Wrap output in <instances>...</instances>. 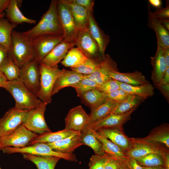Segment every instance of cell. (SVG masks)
Instances as JSON below:
<instances>
[{
	"mask_svg": "<svg viewBox=\"0 0 169 169\" xmlns=\"http://www.w3.org/2000/svg\"><path fill=\"white\" fill-rule=\"evenodd\" d=\"M99 85V84L94 80L85 77L71 87L75 89L77 95L79 97L84 93L90 90L97 89Z\"/></svg>",
	"mask_w": 169,
	"mask_h": 169,
	"instance_id": "obj_41",
	"label": "cell"
},
{
	"mask_svg": "<svg viewBox=\"0 0 169 169\" xmlns=\"http://www.w3.org/2000/svg\"><path fill=\"white\" fill-rule=\"evenodd\" d=\"M118 82L120 88L129 94L137 95L145 100L154 95V87L150 82L142 85H133Z\"/></svg>",
	"mask_w": 169,
	"mask_h": 169,
	"instance_id": "obj_33",
	"label": "cell"
},
{
	"mask_svg": "<svg viewBox=\"0 0 169 169\" xmlns=\"http://www.w3.org/2000/svg\"><path fill=\"white\" fill-rule=\"evenodd\" d=\"M121 160L126 163L129 169H143L135 159L127 158Z\"/></svg>",
	"mask_w": 169,
	"mask_h": 169,
	"instance_id": "obj_49",
	"label": "cell"
},
{
	"mask_svg": "<svg viewBox=\"0 0 169 169\" xmlns=\"http://www.w3.org/2000/svg\"><path fill=\"white\" fill-rule=\"evenodd\" d=\"M79 97L82 103L89 107L91 110L102 104L108 98L106 94L97 89L84 93Z\"/></svg>",
	"mask_w": 169,
	"mask_h": 169,
	"instance_id": "obj_30",
	"label": "cell"
},
{
	"mask_svg": "<svg viewBox=\"0 0 169 169\" xmlns=\"http://www.w3.org/2000/svg\"><path fill=\"white\" fill-rule=\"evenodd\" d=\"M64 1L70 9L78 31L88 28L89 13L86 10L70 0Z\"/></svg>",
	"mask_w": 169,
	"mask_h": 169,
	"instance_id": "obj_28",
	"label": "cell"
},
{
	"mask_svg": "<svg viewBox=\"0 0 169 169\" xmlns=\"http://www.w3.org/2000/svg\"><path fill=\"white\" fill-rule=\"evenodd\" d=\"M2 88L8 91L14 98V107L20 110L34 109L41 103L35 94L29 90L19 78L7 81Z\"/></svg>",
	"mask_w": 169,
	"mask_h": 169,
	"instance_id": "obj_3",
	"label": "cell"
},
{
	"mask_svg": "<svg viewBox=\"0 0 169 169\" xmlns=\"http://www.w3.org/2000/svg\"><path fill=\"white\" fill-rule=\"evenodd\" d=\"M4 153H26L39 156H54L71 161H78L75 154H65L54 151L47 143H37L22 148L5 147L0 148Z\"/></svg>",
	"mask_w": 169,
	"mask_h": 169,
	"instance_id": "obj_6",
	"label": "cell"
},
{
	"mask_svg": "<svg viewBox=\"0 0 169 169\" xmlns=\"http://www.w3.org/2000/svg\"><path fill=\"white\" fill-rule=\"evenodd\" d=\"M72 3L84 8L88 13H93V8L95 4L94 0H70Z\"/></svg>",
	"mask_w": 169,
	"mask_h": 169,
	"instance_id": "obj_46",
	"label": "cell"
},
{
	"mask_svg": "<svg viewBox=\"0 0 169 169\" xmlns=\"http://www.w3.org/2000/svg\"><path fill=\"white\" fill-rule=\"evenodd\" d=\"M91 130L94 135L101 142L104 151L109 156L119 160L128 158L125 152L119 147L100 132Z\"/></svg>",
	"mask_w": 169,
	"mask_h": 169,
	"instance_id": "obj_27",
	"label": "cell"
},
{
	"mask_svg": "<svg viewBox=\"0 0 169 169\" xmlns=\"http://www.w3.org/2000/svg\"><path fill=\"white\" fill-rule=\"evenodd\" d=\"M117 169H129V168L123 161L119 160L118 165Z\"/></svg>",
	"mask_w": 169,
	"mask_h": 169,
	"instance_id": "obj_55",
	"label": "cell"
},
{
	"mask_svg": "<svg viewBox=\"0 0 169 169\" xmlns=\"http://www.w3.org/2000/svg\"><path fill=\"white\" fill-rule=\"evenodd\" d=\"M54 151L65 154H71L77 148L83 145L80 138V132L58 141L47 143Z\"/></svg>",
	"mask_w": 169,
	"mask_h": 169,
	"instance_id": "obj_23",
	"label": "cell"
},
{
	"mask_svg": "<svg viewBox=\"0 0 169 169\" xmlns=\"http://www.w3.org/2000/svg\"><path fill=\"white\" fill-rule=\"evenodd\" d=\"M29 110L9 109L0 118V136L10 134L22 125Z\"/></svg>",
	"mask_w": 169,
	"mask_h": 169,
	"instance_id": "obj_11",
	"label": "cell"
},
{
	"mask_svg": "<svg viewBox=\"0 0 169 169\" xmlns=\"http://www.w3.org/2000/svg\"><path fill=\"white\" fill-rule=\"evenodd\" d=\"M161 93L167 102H169V84H157L154 85Z\"/></svg>",
	"mask_w": 169,
	"mask_h": 169,
	"instance_id": "obj_48",
	"label": "cell"
},
{
	"mask_svg": "<svg viewBox=\"0 0 169 169\" xmlns=\"http://www.w3.org/2000/svg\"><path fill=\"white\" fill-rule=\"evenodd\" d=\"M17 26L10 23L7 18H0V44L5 47L8 53L11 50L12 32Z\"/></svg>",
	"mask_w": 169,
	"mask_h": 169,
	"instance_id": "obj_35",
	"label": "cell"
},
{
	"mask_svg": "<svg viewBox=\"0 0 169 169\" xmlns=\"http://www.w3.org/2000/svg\"><path fill=\"white\" fill-rule=\"evenodd\" d=\"M8 55V51L5 47L0 44V65L4 59Z\"/></svg>",
	"mask_w": 169,
	"mask_h": 169,
	"instance_id": "obj_50",
	"label": "cell"
},
{
	"mask_svg": "<svg viewBox=\"0 0 169 169\" xmlns=\"http://www.w3.org/2000/svg\"><path fill=\"white\" fill-rule=\"evenodd\" d=\"M149 2L152 6L157 8L161 6L162 4L161 0H149Z\"/></svg>",
	"mask_w": 169,
	"mask_h": 169,
	"instance_id": "obj_54",
	"label": "cell"
},
{
	"mask_svg": "<svg viewBox=\"0 0 169 169\" xmlns=\"http://www.w3.org/2000/svg\"><path fill=\"white\" fill-rule=\"evenodd\" d=\"M74 42L77 48L88 58L94 59L101 57L99 45L91 36L88 28L78 31Z\"/></svg>",
	"mask_w": 169,
	"mask_h": 169,
	"instance_id": "obj_13",
	"label": "cell"
},
{
	"mask_svg": "<svg viewBox=\"0 0 169 169\" xmlns=\"http://www.w3.org/2000/svg\"><path fill=\"white\" fill-rule=\"evenodd\" d=\"M108 156V155H93L90 159L89 169H104L106 159Z\"/></svg>",
	"mask_w": 169,
	"mask_h": 169,
	"instance_id": "obj_43",
	"label": "cell"
},
{
	"mask_svg": "<svg viewBox=\"0 0 169 169\" xmlns=\"http://www.w3.org/2000/svg\"><path fill=\"white\" fill-rule=\"evenodd\" d=\"M88 28L92 37L98 44L101 57L105 56V50L110 42L109 36L99 27L93 13H88Z\"/></svg>",
	"mask_w": 169,
	"mask_h": 169,
	"instance_id": "obj_20",
	"label": "cell"
},
{
	"mask_svg": "<svg viewBox=\"0 0 169 169\" xmlns=\"http://www.w3.org/2000/svg\"><path fill=\"white\" fill-rule=\"evenodd\" d=\"M148 9V25L155 33L157 45L163 49L169 47V31L165 28L158 19L153 16L149 5Z\"/></svg>",
	"mask_w": 169,
	"mask_h": 169,
	"instance_id": "obj_22",
	"label": "cell"
},
{
	"mask_svg": "<svg viewBox=\"0 0 169 169\" xmlns=\"http://www.w3.org/2000/svg\"><path fill=\"white\" fill-rule=\"evenodd\" d=\"M89 116L81 105L69 110L65 119L66 130L81 132L87 127Z\"/></svg>",
	"mask_w": 169,
	"mask_h": 169,
	"instance_id": "obj_14",
	"label": "cell"
},
{
	"mask_svg": "<svg viewBox=\"0 0 169 169\" xmlns=\"http://www.w3.org/2000/svg\"><path fill=\"white\" fill-rule=\"evenodd\" d=\"M18 4L17 0H10L5 10L7 19L10 23L17 25L23 23L35 24L36 20L28 18L23 15L20 10Z\"/></svg>",
	"mask_w": 169,
	"mask_h": 169,
	"instance_id": "obj_25",
	"label": "cell"
},
{
	"mask_svg": "<svg viewBox=\"0 0 169 169\" xmlns=\"http://www.w3.org/2000/svg\"><path fill=\"white\" fill-rule=\"evenodd\" d=\"M135 159L138 163L141 166H161L165 167L164 159L159 154H150Z\"/></svg>",
	"mask_w": 169,
	"mask_h": 169,
	"instance_id": "obj_40",
	"label": "cell"
},
{
	"mask_svg": "<svg viewBox=\"0 0 169 169\" xmlns=\"http://www.w3.org/2000/svg\"><path fill=\"white\" fill-rule=\"evenodd\" d=\"M23 159L34 163L38 169H54L59 160L61 159L54 156H39L24 153Z\"/></svg>",
	"mask_w": 169,
	"mask_h": 169,
	"instance_id": "obj_34",
	"label": "cell"
},
{
	"mask_svg": "<svg viewBox=\"0 0 169 169\" xmlns=\"http://www.w3.org/2000/svg\"><path fill=\"white\" fill-rule=\"evenodd\" d=\"M88 59L79 49L73 47L68 52L61 63L66 67L74 68L83 64Z\"/></svg>",
	"mask_w": 169,
	"mask_h": 169,
	"instance_id": "obj_36",
	"label": "cell"
},
{
	"mask_svg": "<svg viewBox=\"0 0 169 169\" xmlns=\"http://www.w3.org/2000/svg\"><path fill=\"white\" fill-rule=\"evenodd\" d=\"M137 108L122 114L111 113L100 121L88 125L86 127L95 131L101 129L122 127L123 125L131 119V114Z\"/></svg>",
	"mask_w": 169,
	"mask_h": 169,
	"instance_id": "obj_17",
	"label": "cell"
},
{
	"mask_svg": "<svg viewBox=\"0 0 169 169\" xmlns=\"http://www.w3.org/2000/svg\"><path fill=\"white\" fill-rule=\"evenodd\" d=\"M79 132H80L66 130L64 129L54 132H45L38 135L31 141L30 145L37 143H53Z\"/></svg>",
	"mask_w": 169,
	"mask_h": 169,
	"instance_id": "obj_29",
	"label": "cell"
},
{
	"mask_svg": "<svg viewBox=\"0 0 169 169\" xmlns=\"http://www.w3.org/2000/svg\"><path fill=\"white\" fill-rule=\"evenodd\" d=\"M123 127L101 129L97 131L119 147L125 153L130 146L131 139L125 134Z\"/></svg>",
	"mask_w": 169,
	"mask_h": 169,
	"instance_id": "obj_19",
	"label": "cell"
},
{
	"mask_svg": "<svg viewBox=\"0 0 169 169\" xmlns=\"http://www.w3.org/2000/svg\"><path fill=\"white\" fill-rule=\"evenodd\" d=\"M144 139L158 143L169 148V124L164 123L154 128Z\"/></svg>",
	"mask_w": 169,
	"mask_h": 169,
	"instance_id": "obj_31",
	"label": "cell"
},
{
	"mask_svg": "<svg viewBox=\"0 0 169 169\" xmlns=\"http://www.w3.org/2000/svg\"><path fill=\"white\" fill-rule=\"evenodd\" d=\"M40 73V88L36 95L42 102L50 103L53 88L58 77L62 72L58 67L52 68L41 63L39 64Z\"/></svg>",
	"mask_w": 169,
	"mask_h": 169,
	"instance_id": "obj_5",
	"label": "cell"
},
{
	"mask_svg": "<svg viewBox=\"0 0 169 169\" xmlns=\"http://www.w3.org/2000/svg\"><path fill=\"white\" fill-rule=\"evenodd\" d=\"M11 44L9 56L20 68L34 61L35 53L31 39L22 32L13 29L12 32Z\"/></svg>",
	"mask_w": 169,
	"mask_h": 169,
	"instance_id": "obj_2",
	"label": "cell"
},
{
	"mask_svg": "<svg viewBox=\"0 0 169 169\" xmlns=\"http://www.w3.org/2000/svg\"><path fill=\"white\" fill-rule=\"evenodd\" d=\"M38 135L22 124L10 134L0 136V147L19 148L25 147L30 145L31 141Z\"/></svg>",
	"mask_w": 169,
	"mask_h": 169,
	"instance_id": "obj_9",
	"label": "cell"
},
{
	"mask_svg": "<svg viewBox=\"0 0 169 169\" xmlns=\"http://www.w3.org/2000/svg\"><path fill=\"white\" fill-rule=\"evenodd\" d=\"M141 167L143 169H166L164 166H161L151 167Z\"/></svg>",
	"mask_w": 169,
	"mask_h": 169,
	"instance_id": "obj_58",
	"label": "cell"
},
{
	"mask_svg": "<svg viewBox=\"0 0 169 169\" xmlns=\"http://www.w3.org/2000/svg\"><path fill=\"white\" fill-rule=\"evenodd\" d=\"M58 19L65 39L74 41L78 32L70 9L64 0H57Z\"/></svg>",
	"mask_w": 169,
	"mask_h": 169,
	"instance_id": "obj_8",
	"label": "cell"
},
{
	"mask_svg": "<svg viewBox=\"0 0 169 169\" xmlns=\"http://www.w3.org/2000/svg\"><path fill=\"white\" fill-rule=\"evenodd\" d=\"M65 39L63 35L46 34L31 39L35 53L34 61L39 64L58 44Z\"/></svg>",
	"mask_w": 169,
	"mask_h": 169,
	"instance_id": "obj_10",
	"label": "cell"
},
{
	"mask_svg": "<svg viewBox=\"0 0 169 169\" xmlns=\"http://www.w3.org/2000/svg\"><path fill=\"white\" fill-rule=\"evenodd\" d=\"M120 89L117 81L110 79L99 84L97 89L105 94L109 93Z\"/></svg>",
	"mask_w": 169,
	"mask_h": 169,
	"instance_id": "obj_42",
	"label": "cell"
},
{
	"mask_svg": "<svg viewBox=\"0 0 169 169\" xmlns=\"http://www.w3.org/2000/svg\"><path fill=\"white\" fill-rule=\"evenodd\" d=\"M48 104L47 103L42 102L38 106L29 110L22 125L29 130L39 135L51 131L44 118Z\"/></svg>",
	"mask_w": 169,
	"mask_h": 169,
	"instance_id": "obj_7",
	"label": "cell"
},
{
	"mask_svg": "<svg viewBox=\"0 0 169 169\" xmlns=\"http://www.w3.org/2000/svg\"><path fill=\"white\" fill-rule=\"evenodd\" d=\"M113 71H119L117 63L108 54H105L97 69L85 77L100 84L111 79L110 74Z\"/></svg>",
	"mask_w": 169,
	"mask_h": 169,
	"instance_id": "obj_16",
	"label": "cell"
},
{
	"mask_svg": "<svg viewBox=\"0 0 169 169\" xmlns=\"http://www.w3.org/2000/svg\"><path fill=\"white\" fill-rule=\"evenodd\" d=\"M20 68L13 62L8 55L0 65V72L5 76L8 81L19 78Z\"/></svg>",
	"mask_w": 169,
	"mask_h": 169,
	"instance_id": "obj_38",
	"label": "cell"
},
{
	"mask_svg": "<svg viewBox=\"0 0 169 169\" xmlns=\"http://www.w3.org/2000/svg\"><path fill=\"white\" fill-rule=\"evenodd\" d=\"M0 169H2L0 167Z\"/></svg>",
	"mask_w": 169,
	"mask_h": 169,
	"instance_id": "obj_60",
	"label": "cell"
},
{
	"mask_svg": "<svg viewBox=\"0 0 169 169\" xmlns=\"http://www.w3.org/2000/svg\"><path fill=\"white\" fill-rule=\"evenodd\" d=\"M19 78L29 90L36 95L40 88L39 64L33 61L20 68Z\"/></svg>",
	"mask_w": 169,
	"mask_h": 169,
	"instance_id": "obj_12",
	"label": "cell"
},
{
	"mask_svg": "<svg viewBox=\"0 0 169 169\" xmlns=\"http://www.w3.org/2000/svg\"><path fill=\"white\" fill-rule=\"evenodd\" d=\"M169 84V67H168L160 82L158 84Z\"/></svg>",
	"mask_w": 169,
	"mask_h": 169,
	"instance_id": "obj_51",
	"label": "cell"
},
{
	"mask_svg": "<svg viewBox=\"0 0 169 169\" xmlns=\"http://www.w3.org/2000/svg\"><path fill=\"white\" fill-rule=\"evenodd\" d=\"M131 144L125 152L128 158L136 159L148 154H159L163 157L169 153V148L160 143L147 141L143 138H131Z\"/></svg>",
	"mask_w": 169,
	"mask_h": 169,
	"instance_id": "obj_4",
	"label": "cell"
},
{
	"mask_svg": "<svg viewBox=\"0 0 169 169\" xmlns=\"http://www.w3.org/2000/svg\"><path fill=\"white\" fill-rule=\"evenodd\" d=\"M57 4V0H52L48 10L37 24L28 30L22 32L23 33L30 39L46 34L63 35L58 16Z\"/></svg>",
	"mask_w": 169,
	"mask_h": 169,
	"instance_id": "obj_1",
	"label": "cell"
},
{
	"mask_svg": "<svg viewBox=\"0 0 169 169\" xmlns=\"http://www.w3.org/2000/svg\"><path fill=\"white\" fill-rule=\"evenodd\" d=\"M129 95L130 94L120 88L113 92L106 94L108 98L117 102L124 101Z\"/></svg>",
	"mask_w": 169,
	"mask_h": 169,
	"instance_id": "obj_44",
	"label": "cell"
},
{
	"mask_svg": "<svg viewBox=\"0 0 169 169\" xmlns=\"http://www.w3.org/2000/svg\"><path fill=\"white\" fill-rule=\"evenodd\" d=\"M10 0H0V14L3 13L7 8Z\"/></svg>",
	"mask_w": 169,
	"mask_h": 169,
	"instance_id": "obj_52",
	"label": "cell"
},
{
	"mask_svg": "<svg viewBox=\"0 0 169 169\" xmlns=\"http://www.w3.org/2000/svg\"><path fill=\"white\" fill-rule=\"evenodd\" d=\"M81 143L89 146L93 150L95 155L100 156L108 155L104 151L100 141L92 133L90 129L86 127L80 132Z\"/></svg>",
	"mask_w": 169,
	"mask_h": 169,
	"instance_id": "obj_32",
	"label": "cell"
},
{
	"mask_svg": "<svg viewBox=\"0 0 169 169\" xmlns=\"http://www.w3.org/2000/svg\"><path fill=\"white\" fill-rule=\"evenodd\" d=\"M163 50L167 65L169 67V47L163 48Z\"/></svg>",
	"mask_w": 169,
	"mask_h": 169,
	"instance_id": "obj_53",
	"label": "cell"
},
{
	"mask_svg": "<svg viewBox=\"0 0 169 169\" xmlns=\"http://www.w3.org/2000/svg\"><path fill=\"white\" fill-rule=\"evenodd\" d=\"M62 69V72L54 83L52 90V95L63 88L72 87L85 77L84 75L75 71L64 69Z\"/></svg>",
	"mask_w": 169,
	"mask_h": 169,
	"instance_id": "obj_21",
	"label": "cell"
},
{
	"mask_svg": "<svg viewBox=\"0 0 169 169\" xmlns=\"http://www.w3.org/2000/svg\"><path fill=\"white\" fill-rule=\"evenodd\" d=\"M145 100L137 95L130 94L125 100L119 103L111 113L121 114L126 113L134 108H138Z\"/></svg>",
	"mask_w": 169,
	"mask_h": 169,
	"instance_id": "obj_37",
	"label": "cell"
},
{
	"mask_svg": "<svg viewBox=\"0 0 169 169\" xmlns=\"http://www.w3.org/2000/svg\"><path fill=\"white\" fill-rule=\"evenodd\" d=\"M158 20L165 28L169 31V19H165Z\"/></svg>",
	"mask_w": 169,
	"mask_h": 169,
	"instance_id": "obj_56",
	"label": "cell"
},
{
	"mask_svg": "<svg viewBox=\"0 0 169 169\" xmlns=\"http://www.w3.org/2000/svg\"><path fill=\"white\" fill-rule=\"evenodd\" d=\"M5 15V14L4 12L3 13L0 14V18H4Z\"/></svg>",
	"mask_w": 169,
	"mask_h": 169,
	"instance_id": "obj_59",
	"label": "cell"
},
{
	"mask_svg": "<svg viewBox=\"0 0 169 169\" xmlns=\"http://www.w3.org/2000/svg\"><path fill=\"white\" fill-rule=\"evenodd\" d=\"M119 103L107 98L102 104L91 110L89 114V118L88 125L100 121L109 115Z\"/></svg>",
	"mask_w": 169,
	"mask_h": 169,
	"instance_id": "obj_26",
	"label": "cell"
},
{
	"mask_svg": "<svg viewBox=\"0 0 169 169\" xmlns=\"http://www.w3.org/2000/svg\"><path fill=\"white\" fill-rule=\"evenodd\" d=\"M103 57L88 59L86 61L78 67L70 68L73 71L81 74L88 75L93 73L100 64Z\"/></svg>",
	"mask_w": 169,
	"mask_h": 169,
	"instance_id": "obj_39",
	"label": "cell"
},
{
	"mask_svg": "<svg viewBox=\"0 0 169 169\" xmlns=\"http://www.w3.org/2000/svg\"><path fill=\"white\" fill-rule=\"evenodd\" d=\"M152 14L153 16L157 19H169V1H166V8L161 6L157 8L153 12H152Z\"/></svg>",
	"mask_w": 169,
	"mask_h": 169,
	"instance_id": "obj_45",
	"label": "cell"
},
{
	"mask_svg": "<svg viewBox=\"0 0 169 169\" xmlns=\"http://www.w3.org/2000/svg\"><path fill=\"white\" fill-rule=\"evenodd\" d=\"M109 76L111 79L133 85H142L150 82L141 72L137 71L126 73L113 71L110 73Z\"/></svg>",
	"mask_w": 169,
	"mask_h": 169,
	"instance_id": "obj_24",
	"label": "cell"
},
{
	"mask_svg": "<svg viewBox=\"0 0 169 169\" xmlns=\"http://www.w3.org/2000/svg\"><path fill=\"white\" fill-rule=\"evenodd\" d=\"M75 45L74 41L64 39L56 45L42 60L41 63L52 68L58 67L69 50Z\"/></svg>",
	"mask_w": 169,
	"mask_h": 169,
	"instance_id": "obj_15",
	"label": "cell"
},
{
	"mask_svg": "<svg viewBox=\"0 0 169 169\" xmlns=\"http://www.w3.org/2000/svg\"><path fill=\"white\" fill-rule=\"evenodd\" d=\"M151 64L152 67L151 79L154 85L161 81L168 67L165 58L163 49L157 45L156 53L151 57Z\"/></svg>",
	"mask_w": 169,
	"mask_h": 169,
	"instance_id": "obj_18",
	"label": "cell"
},
{
	"mask_svg": "<svg viewBox=\"0 0 169 169\" xmlns=\"http://www.w3.org/2000/svg\"><path fill=\"white\" fill-rule=\"evenodd\" d=\"M119 160L108 156L106 158L104 166V169H117Z\"/></svg>",
	"mask_w": 169,
	"mask_h": 169,
	"instance_id": "obj_47",
	"label": "cell"
},
{
	"mask_svg": "<svg viewBox=\"0 0 169 169\" xmlns=\"http://www.w3.org/2000/svg\"><path fill=\"white\" fill-rule=\"evenodd\" d=\"M7 81L4 74L0 72V87H2Z\"/></svg>",
	"mask_w": 169,
	"mask_h": 169,
	"instance_id": "obj_57",
	"label": "cell"
}]
</instances>
